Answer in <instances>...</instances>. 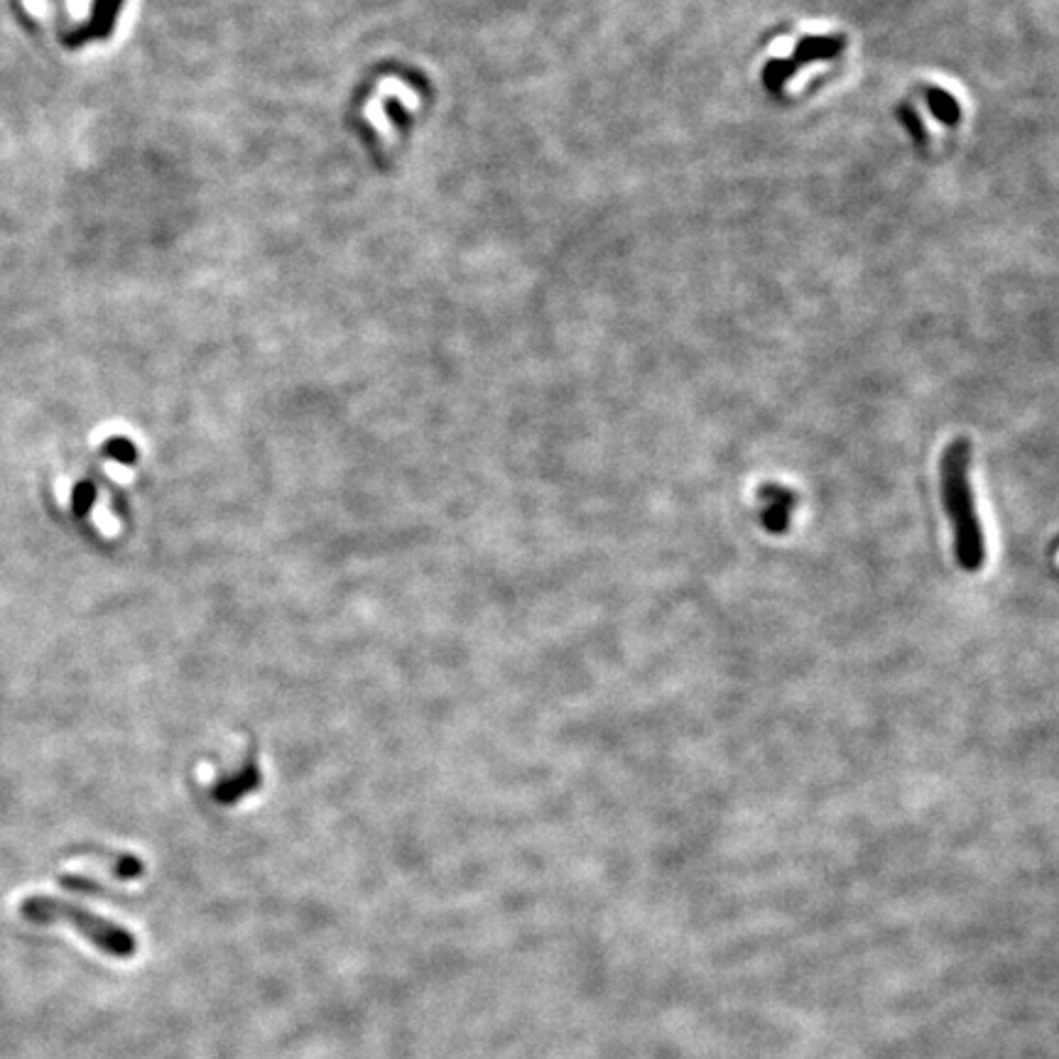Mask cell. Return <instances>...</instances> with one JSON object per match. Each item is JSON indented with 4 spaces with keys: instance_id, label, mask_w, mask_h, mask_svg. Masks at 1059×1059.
I'll return each instance as SVG.
<instances>
[{
    "instance_id": "5",
    "label": "cell",
    "mask_w": 1059,
    "mask_h": 1059,
    "mask_svg": "<svg viewBox=\"0 0 1059 1059\" xmlns=\"http://www.w3.org/2000/svg\"><path fill=\"white\" fill-rule=\"evenodd\" d=\"M925 99H927V108H930V113L937 118L939 123H942V126H947V128L959 126L961 106L957 103V99L949 94V91L939 89V86H927Z\"/></svg>"
},
{
    "instance_id": "4",
    "label": "cell",
    "mask_w": 1059,
    "mask_h": 1059,
    "mask_svg": "<svg viewBox=\"0 0 1059 1059\" xmlns=\"http://www.w3.org/2000/svg\"><path fill=\"white\" fill-rule=\"evenodd\" d=\"M846 45H849V40L844 35H807L797 42L790 59L797 64V69H802L814 62L836 59L846 50Z\"/></svg>"
},
{
    "instance_id": "6",
    "label": "cell",
    "mask_w": 1059,
    "mask_h": 1059,
    "mask_svg": "<svg viewBox=\"0 0 1059 1059\" xmlns=\"http://www.w3.org/2000/svg\"><path fill=\"white\" fill-rule=\"evenodd\" d=\"M797 72H800V69H797V64L792 62L790 57H775L763 67V72H760V81H763V89L768 91L770 96L778 99Z\"/></svg>"
},
{
    "instance_id": "8",
    "label": "cell",
    "mask_w": 1059,
    "mask_h": 1059,
    "mask_svg": "<svg viewBox=\"0 0 1059 1059\" xmlns=\"http://www.w3.org/2000/svg\"><path fill=\"white\" fill-rule=\"evenodd\" d=\"M898 116H900V123H903V126L908 128L910 138L915 140L917 148L927 145V128H925V123H922V118L917 116L915 108H912V106H900L898 108Z\"/></svg>"
},
{
    "instance_id": "9",
    "label": "cell",
    "mask_w": 1059,
    "mask_h": 1059,
    "mask_svg": "<svg viewBox=\"0 0 1059 1059\" xmlns=\"http://www.w3.org/2000/svg\"><path fill=\"white\" fill-rule=\"evenodd\" d=\"M103 454H106L108 459L118 461V464H135V461H138V452H135L133 444L121 437L108 439V442L103 444Z\"/></svg>"
},
{
    "instance_id": "3",
    "label": "cell",
    "mask_w": 1059,
    "mask_h": 1059,
    "mask_svg": "<svg viewBox=\"0 0 1059 1059\" xmlns=\"http://www.w3.org/2000/svg\"><path fill=\"white\" fill-rule=\"evenodd\" d=\"M121 10H123V0H94L89 23H86L84 27H79V30L69 32V35L64 37V45L76 50V47L86 45V42L106 40V37L113 32V27H116V20H118V15H121Z\"/></svg>"
},
{
    "instance_id": "2",
    "label": "cell",
    "mask_w": 1059,
    "mask_h": 1059,
    "mask_svg": "<svg viewBox=\"0 0 1059 1059\" xmlns=\"http://www.w3.org/2000/svg\"><path fill=\"white\" fill-rule=\"evenodd\" d=\"M20 915L35 925H69L72 930L84 934L96 949L106 952L108 957L130 959L138 952V942L128 930L113 925L106 917L94 915L91 910L69 903V900L30 895L20 903Z\"/></svg>"
},
{
    "instance_id": "1",
    "label": "cell",
    "mask_w": 1059,
    "mask_h": 1059,
    "mask_svg": "<svg viewBox=\"0 0 1059 1059\" xmlns=\"http://www.w3.org/2000/svg\"><path fill=\"white\" fill-rule=\"evenodd\" d=\"M942 496L954 528V552L966 572H979L986 564V540L981 520L976 515L974 493H971L969 439H954L942 456Z\"/></svg>"
},
{
    "instance_id": "7",
    "label": "cell",
    "mask_w": 1059,
    "mask_h": 1059,
    "mask_svg": "<svg viewBox=\"0 0 1059 1059\" xmlns=\"http://www.w3.org/2000/svg\"><path fill=\"white\" fill-rule=\"evenodd\" d=\"M792 508H795V503H765L763 513H760V523L773 535H782L790 528Z\"/></svg>"
},
{
    "instance_id": "10",
    "label": "cell",
    "mask_w": 1059,
    "mask_h": 1059,
    "mask_svg": "<svg viewBox=\"0 0 1059 1059\" xmlns=\"http://www.w3.org/2000/svg\"><path fill=\"white\" fill-rule=\"evenodd\" d=\"M96 501V486L91 481H81L79 486L74 488V496H72V508L76 515H86L91 510V505H94Z\"/></svg>"
}]
</instances>
